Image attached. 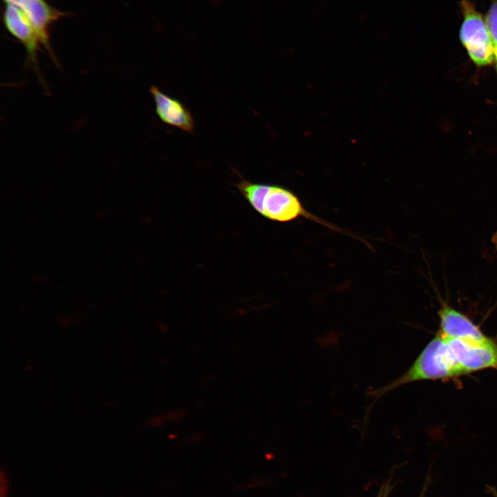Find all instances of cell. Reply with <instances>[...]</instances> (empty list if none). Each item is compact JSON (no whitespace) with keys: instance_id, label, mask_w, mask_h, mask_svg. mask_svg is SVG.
I'll return each mask as SVG.
<instances>
[{"instance_id":"1","label":"cell","mask_w":497,"mask_h":497,"mask_svg":"<svg viewBox=\"0 0 497 497\" xmlns=\"http://www.w3.org/2000/svg\"><path fill=\"white\" fill-rule=\"evenodd\" d=\"M487 369H497V343L492 339L476 342L447 338L437 333L402 374L367 392L373 399L369 407L386 393L407 384L452 378Z\"/></svg>"},{"instance_id":"2","label":"cell","mask_w":497,"mask_h":497,"mask_svg":"<svg viewBox=\"0 0 497 497\" xmlns=\"http://www.w3.org/2000/svg\"><path fill=\"white\" fill-rule=\"evenodd\" d=\"M248 204L261 216L277 222H289L300 218L310 220L335 231L343 230L310 213L298 197L278 185L255 183L240 176L235 184Z\"/></svg>"},{"instance_id":"3","label":"cell","mask_w":497,"mask_h":497,"mask_svg":"<svg viewBox=\"0 0 497 497\" xmlns=\"http://www.w3.org/2000/svg\"><path fill=\"white\" fill-rule=\"evenodd\" d=\"M460 6L464 17L460 40L477 66H488L494 60V44L485 19L470 1L462 0Z\"/></svg>"},{"instance_id":"4","label":"cell","mask_w":497,"mask_h":497,"mask_svg":"<svg viewBox=\"0 0 497 497\" xmlns=\"http://www.w3.org/2000/svg\"><path fill=\"white\" fill-rule=\"evenodd\" d=\"M5 4L3 24L8 32L25 47L28 62L32 64L36 72L39 75L37 61V52L41 45L39 37L20 8L10 3Z\"/></svg>"},{"instance_id":"5","label":"cell","mask_w":497,"mask_h":497,"mask_svg":"<svg viewBox=\"0 0 497 497\" xmlns=\"http://www.w3.org/2000/svg\"><path fill=\"white\" fill-rule=\"evenodd\" d=\"M26 14L39 37L41 45L53 61L55 55L50 43V28L52 23L67 15L52 7L46 0H23L18 7ZM57 63V61H56Z\"/></svg>"},{"instance_id":"6","label":"cell","mask_w":497,"mask_h":497,"mask_svg":"<svg viewBox=\"0 0 497 497\" xmlns=\"http://www.w3.org/2000/svg\"><path fill=\"white\" fill-rule=\"evenodd\" d=\"M440 328L438 333L450 339H462L483 342L490 338L467 316L444 304L438 312Z\"/></svg>"},{"instance_id":"7","label":"cell","mask_w":497,"mask_h":497,"mask_svg":"<svg viewBox=\"0 0 497 497\" xmlns=\"http://www.w3.org/2000/svg\"><path fill=\"white\" fill-rule=\"evenodd\" d=\"M149 90L155 101L156 114L163 123L187 133L194 131L192 114L179 100L168 96L156 86H152Z\"/></svg>"},{"instance_id":"8","label":"cell","mask_w":497,"mask_h":497,"mask_svg":"<svg viewBox=\"0 0 497 497\" xmlns=\"http://www.w3.org/2000/svg\"><path fill=\"white\" fill-rule=\"evenodd\" d=\"M485 21L495 46L497 45V0H492Z\"/></svg>"},{"instance_id":"9","label":"cell","mask_w":497,"mask_h":497,"mask_svg":"<svg viewBox=\"0 0 497 497\" xmlns=\"http://www.w3.org/2000/svg\"><path fill=\"white\" fill-rule=\"evenodd\" d=\"M494 59L496 63V69H497V45L494 46Z\"/></svg>"},{"instance_id":"10","label":"cell","mask_w":497,"mask_h":497,"mask_svg":"<svg viewBox=\"0 0 497 497\" xmlns=\"http://www.w3.org/2000/svg\"><path fill=\"white\" fill-rule=\"evenodd\" d=\"M494 244L496 246V248L497 249V233L494 235L493 240H492Z\"/></svg>"},{"instance_id":"11","label":"cell","mask_w":497,"mask_h":497,"mask_svg":"<svg viewBox=\"0 0 497 497\" xmlns=\"http://www.w3.org/2000/svg\"><path fill=\"white\" fill-rule=\"evenodd\" d=\"M491 493L494 494V497H497V491L494 489V488H490Z\"/></svg>"},{"instance_id":"12","label":"cell","mask_w":497,"mask_h":497,"mask_svg":"<svg viewBox=\"0 0 497 497\" xmlns=\"http://www.w3.org/2000/svg\"><path fill=\"white\" fill-rule=\"evenodd\" d=\"M387 491H384L383 492H381L378 497H387Z\"/></svg>"},{"instance_id":"13","label":"cell","mask_w":497,"mask_h":497,"mask_svg":"<svg viewBox=\"0 0 497 497\" xmlns=\"http://www.w3.org/2000/svg\"><path fill=\"white\" fill-rule=\"evenodd\" d=\"M211 1H213L214 3H217V2L220 1V0H211Z\"/></svg>"},{"instance_id":"14","label":"cell","mask_w":497,"mask_h":497,"mask_svg":"<svg viewBox=\"0 0 497 497\" xmlns=\"http://www.w3.org/2000/svg\"><path fill=\"white\" fill-rule=\"evenodd\" d=\"M3 1H5V0H2Z\"/></svg>"}]
</instances>
